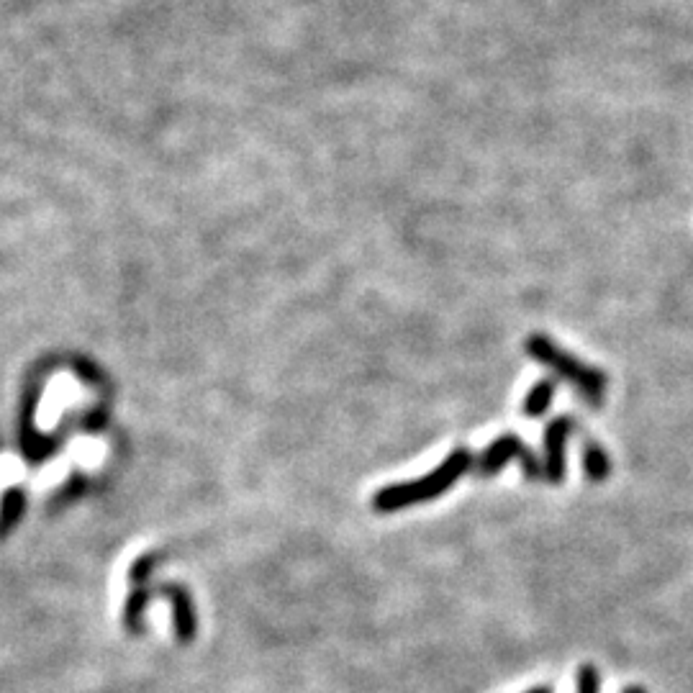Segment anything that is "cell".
Instances as JSON below:
<instances>
[{
  "mask_svg": "<svg viewBox=\"0 0 693 693\" xmlns=\"http://www.w3.org/2000/svg\"><path fill=\"white\" fill-rule=\"evenodd\" d=\"M473 468V455H470L465 447H457L452 455H447V460L439 465L434 473H429L427 478L411 480V483H401V486L383 488V491L375 496V509L378 511H396L403 506H414L419 501H429V498L442 496L445 491H450L457 483L460 475H465Z\"/></svg>",
  "mask_w": 693,
  "mask_h": 693,
  "instance_id": "obj_1",
  "label": "cell"
},
{
  "mask_svg": "<svg viewBox=\"0 0 693 693\" xmlns=\"http://www.w3.org/2000/svg\"><path fill=\"white\" fill-rule=\"evenodd\" d=\"M524 350L539 362L550 368L557 378H563L565 383H570L575 391L581 393L588 403L593 406H601L606 393V385H609V378L601 373L599 368H591V365H583L578 357L568 355L565 350H560L550 337L545 334H532L524 342Z\"/></svg>",
  "mask_w": 693,
  "mask_h": 693,
  "instance_id": "obj_2",
  "label": "cell"
},
{
  "mask_svg": "<svg viewBox=\"0 0 693 693\" xmlns=\"http://www.w3.org/2000/svg\"><path fill=\"white\" fill-rule=\"evenodd\" d=\"M519 460L522 462V470L527 478L537 480L539 475H542V462L534 457L532 450H527L522 442V437L519 434H504V437H498L496 442H493L491 447H488L483 455H480L478 462V473L486 478V475H496L498 470L504 468L509 460Z\"/></svg>",
  "mask_w": 693,
  "mask_h": 693,
  "instance_id": "obj_3",
  "label": "cell"
},
{
  "mask_svg": "<svg viewBox=\"0 0 693 693\" xmlns=\"http://www.w3.org/2000/svg\"><path fill=\"white\" fill-rule=\"evenodd\" d=\"M575 419L570 416H557L545 429V462L542 473L550 480V486H560L565 478V442L573 434Z\"/></svg>",
  "mask_w": 693,
  "mask_h": 693,
  "instance_id": "obj_4",
  "label": "cell"
},
{
  "mask_svg": "<svg viewBox=\"0 0 693 693\" xmlns=\"http://www.w3.org/2000/svg\"><path fill=\"white\" fill-rule=\"evenodd\" d=\"M583 470H586V475L593 483H604L611 475V457L593 439H588L586 445H583Z\"/></svg>",
  "mask_w": 693,
  "mask_h": 693,
  "instance_id": "obj_5",
  "label": "cell"
},
{
  "mask_svg": "<svg viewBox=\"0 0 693 693\" xmlns=\"http://www.w3.org/2000/svg\"><path fill=\"white\" fill-rule=\"evenodd\" d=\"M555 391H557L555 380H539L532 391L527 393V398H524V403H522L524 414L532 416V419H537V416H545L547 411H550L552 398H555Z\"/></svg>",
  "mask_w": 693,
  "mask_h": 693,
  "instance_id": "obj_6",
  "label": "cell"
},
{
  "mask_svg": "<svg viewBox=\"0 0 693 693\" xmlns=\"http://www.w3.org/2000/svg\"><path fill=\"white\" fill-rule=\"evenodd\" d=\"M578 693H601V676L596 665H581V670H578Z\"/></svg>",
  "mask_w": 693,
  "mask_h": 693,
  "instance_id": "obj_7",
  "label": "cell"
},
{
  "mask_svg": "<svg viewBox=\"0 0 693 693\" xmlns=\"http://www.w3.org/2000/svg\"><path fill=\"white\" fill-rule=\"evenodd\" d=\"M527 693H552V688L550 686H534V688H529Z\"/></svg>",
  "mask_w": 693,
  "mask_h": 693,
  "instance_id": "obj_8",
  "label": "cell"
},
{
  "mask_svg": "<svg viewBox=\"0 0 693 693\" xmlns=\"http://www.w3.org/2000/svg\"><path fill=\"white\" fill-rule=\"evenodd\" d=\"M624 693H647V691L642 686H627L624 688Z\"/></svg>",
  "mask_w": 693,
  "mask_h": 693,
  "instance_id": "obj_9",
  "label": "cell"
}]
</instances>
